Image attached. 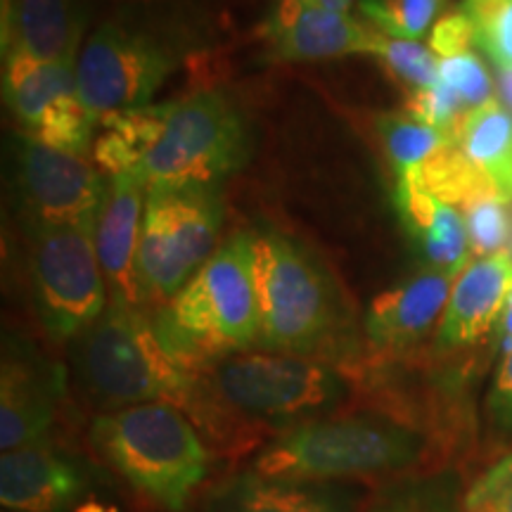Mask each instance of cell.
Returning <instances> with one entry per match:
<instances>
[{
	"label": "cell",
	"mask_w": 512,
	"mask_h": 512,
	"mask_svg": "<svg viewBox=\"0 0 512 512\" xmlns=\"http://www.w3.org/2000/svg\"><path fill=\"white\" fill-rule=\"evenodd\" d=\"M83 27L81 0H3V55L79 60Z\"/></svg>",
	"instance_id": "21"
},
{
	"label": "cell",
	"mask_w": 512,
	"mask_h": 512,
	"mask_svg": "<svg viewBox=\"0 0 512 512\" xmlns=\"http://www.w3.org/2000/svg\"><path fill=\"white\" fill-rule=\"evenodd\" d=\"M181 46L169 34L126 17H110L83 43L76 88L95 117L150 107L176 72Z\"/></svg>",
	"instance_id": "9"
},
{
	"label": "cell",
	"mask_w": 512,
	"mask_h": 512,
	"mask_svg": "<svg viewBox=\"0 0 512 512\" xmlns=\"http://www.w3.org/2000/svg\"><path fill=\"white\" fill-rule=\"evenodd\" d=\"M3 86L12 117L29 138L81 157L93 150L100 119L79 98L76 60L5 55Z\"/></svg>",
	"instance_id": "11"
},
{
	"label": "cell",
	"mask_w": 512,
	"mask_h": 512,
	"mask_svg": "<svg viewBox=\"0 0 512 512\" xmlns=\"http://www.w3.org/2000/svg\"><path fill=\"white\" fill-rule=\"evenodd\" d=\"M430 48L437 57L456 55L463 53V50H475V27H472V22L463 15V12L444 15L430 31Z\"/></svg>",
	"instance_id": "33"
},
{
	"label": "cell",
	"mask_w": 512,
	"mask_h": 512,
	"mask_svg": "<svg viewBox=\"0 0 512 512\" xmlns=\"http://www.w3.org/2000/svg\"><path fill=\"white\" fill-rule=\"evenodd\" d=\"M74 512H119V510L114 508V505H110V503H100V501H86V503H81L79 508H76Z\"/></svg>",
	"instance_id": "37"
},
{
	"label": "cell",
	"mask_w": 512,
	"mask_h": 512,
	"mask_svg": "<svg viewBox=\"0 0 512 512\" xmlns=\"http://www.w3.org/2000/svg\"><path fill=\"white\" fill-rule=\"evenodd\" d=\"M467 240H470V254L475 259L494 256L505 247L510 238V214L508 202L498 192H486L467 202L463 209Z\"/></svg>",
	"instance_id": "29"
},
{
	"label": "cell",
	"mask_w": 512,
	"mask_h": 512,
	"mask_svg": "<svg viewBox=\"0 0 512 512\" xmlns=\"http://www.w3.org/2000/svg\"><path fill=\"white\" fill-rule=\"evenodd\" d=\"M171 351L204 373L223 356L259 347V299L252 271V240L233 235L166 306L152 309Z\"/></svg>",
	"instance_id": "4"
},
{
	"label": "cell",
	"mask_w": 512,
	"mask_h": 512,
	"mask_svg": "<svg viewBox=\"0 0 512 512\" xmlns=\"http://www.w3.org/2000/svg\"><path fill=\"white\" fill-rule=\"evenodd\" d=\"M486 420L501 439H512V347L503 349L494 382L486 394Z\"/></svg>",
	"instance_id": "32"
},
{
	"label": "cell",
	"mask_w": 512,
	"mask_h": 512,
	"mask_svg": "<svg viewBox=\"0 0 512 512\" xmlns=\"http://www.w3.org/2000/svg\"><path fill=\"white\" fill-rule=\"evenodd\" d=\"M95 453L140 496L181 512L209 475V451L181 408L138 403L114 408L91 422Z\"/></svg>",
	"instance_id": "5"
},
{
	"label": "cell",
	"mask_w": 512,
	"mask_h": 512,
	"mask_svg": "<svg viewBox=\"0 0 512 512\" xmlns=\"http://www.w3.org/2000/svg\"><path fill=\"white\" fill-rule=\"evenodd\" d=\"M17 195L29 226L95 228L107 185L98 166L24 136L15 159Z\"/></svg>",
	"instance_id": "12"
},
{
	"label": "cell",
	"mask_w": 512,
	"mask_h": 512,
	"mask_svg": "<svg viewBox=\"0 0 512 512\" xmlns=\"http://www.w3.org/2000/svg\"><path fill=\"white\" fill-rule=\"evenodd\" d=\"M264 38L275 60L311 62L344 55H375L382 34L309 0H275L264 24Z\"/></svg>",
	"instance_id": "13"
},
{
	"label": "cell",
	"mask_w": 512,
	"mask_h": 512,
	"mask_svg": "<svg viewBox=\"0 0 512 512\" xmlns=\"http://www.w3.org/2000/svg\"><path fill=\"white\" fill-rule=\"evenodd\" d=\"M347 370L313 356L240 351L209 363L192 418L209 437H235V427L280 434L337 415L354 399Z\"/></svg>",
	"instance_id": "2"
},
{
	"label": "cell",
	"mask_w": 512,
	"mask_h": 512,
	"mask_svg": "<svg viewBox=\"0 0 512 512\" xmlns=\"http://www.w3.org/2000/svg\"><path fill=\"white\" fill-rule=\"evenodd\" d=\"M463 512H512V451L472 482L463 494Z\"/></svg>",
	"instance_id": "31"
},
{
	"label": "cell",
	"mask_w": 512,
	"mask_h": 512,
	"mask_svg": "<svg viewBox=\"0 0 512 512\" xmlns=\"http://www.w3.org/2000/svg\"><path fill=\"white\" fill-rule=\"evenodd\" d=\"M169 105H150L140 110L105 114L98 121V136L93 143V159L102 174L110 178L136 174L147 152L157 143Z\"/></svg>",
	"instance_id": "23"
},
{
	"label": "cell",
	"mask_w": 512,
	"mask_h": 512,
	"mask_svg": "<svg viewBox=\"0 0 512 512\" xmlns=\"http://www.w3.org/2000/svg\"><path fill=\"white\" fill-rule=\"evenodd\" d=\"M444 0H358V12L384 36L420 41L439 22Z\"/></svg>",
	"instance_id": "26"
},
{
	"label": "cell",
	"mask_w": 512,
	"mask_h": 512,
	"mask_svg": "<svg viewBox=\"0 0 512 512\" xmlns=\"http://www.w3.org/2000/svg\"><path fill=\"white\" fill-rule=\"evenodd\" d=\"M460 12L475 27L477 50L491 64L512 67V0H465Z\"/></svg>",
	"instance_id": "30"
},
{
	"label": "cell",
	"mask_w": 512,
	"mask_h": 512,
	"mask_svg": "<svg viewBox=\"0 0 512 512\" xmlns=\"http://www.w3.org/2000/svg\"><path fill=\"white\" fill-rule=\"evenodd\" d=\"M76 375L93 401L105 408L169 403L192 413L202 373L171 351L152 309L112 304L74 347Z\"/></svg>",
	"instance_id": "3"
},
{
	"label": "cell",
	"mask_w": 512,
	"mask_h": 512,
	"mask_svg": "<svg viewBox=\"0 0 512 512\" xmlns=\"http://www.w3.org/2000/svg\"><path fill=\"white\" fill-rule=\"evenodd\" d=\"M309 3L323 5V8H330V10H337V12H347L351 5L358 3V0H309Z\"/></svg>",
	"instance_id": "36"
},
{
	"label": "cell",
	"mask_w": 512,
	"mask_h": 512,
	"mask_svg": "<svg viewBox=\"0 0 512 512\" xmlns=\"http://www.w3.org/2000/svg\"><path fill=\"white\" fill-rule=\"evenodd\" d=\"M249 240L259 299V347L299 356L339 351L344 311L325 268L278 230L249 233Z\"/></svg>",
	"instance_id": "6"
},
{
	"label": "cell",
	"mask_w": 512,
	"mask_h": 512,
	"mask_svg": "<svg viewBox=\"0 0 512 512\" xmlns=\"http://www.w3.org/2000/svg\"><path fill=\"white\" fill-rule=\"evenodd\" d=\"M439 83L456 98L465 114L479 110L496 98L494 72L486 67L477 48L439 57Z\"/></svg>",
	"instance_id": "27"
},
{
	"label": "cell",
	"mask_w": 512,
	"mask_h": 512,
	"mask_svg": "<svg viewBox=\"0 0 512 512\" xmlns=\"http://www.w3.org/2000/svg\"><path fill=\"white\" fill-rule=\"evenodd\" d=\"M366 512H463V496L458 479L444 470L384 484Z\"/></svg>",
	"instance_id": "24"
},
{
	"label": "cell",
	"mask_w": 512,
	"mask_h": 512,
	"mask_svg": "<svg viewBox=\"0 0 512 512\" xmlns=\"http://www.w3.org/2000/svg\"><path fill=\"white\" fill-rule=\"evenodd\" d=\"M81 465L48 437L0 458V503L10 512H62L83 494Z\"/></svg>",
	"instance_id": "19"
},
{
	"label": "cell",
	"mask_w": 512,
	"mask_h": 512,
	"mask_svg": "<svg viewBox=\"0 0 512 512\" xmlns=\"http://www.w3.org/2000/svg\"><path fill=\"white\" fill-rule=\"evenodd\" d=\"M512 294V254L472 259L453 280L451 297L437 328L441 351L470 349L498 328Z\"/></svg>",
	"instance_id": "18"
},
{
	"label": "cell",
	"mask_w": 512,
	"mask_h": 512,
	"mask_svg": "<svg viewBox=\"0 0 512 512\" xmlns=\"http://www.w3.org/2000/svg\"><path fill=\"white\" fill-rule=\"evenodd\" d=\"M377 131H380L384 152H387L389 164L396 171V178L420 174L441 147L453 140L448 133L422 124L406 112L384 114L377 121Z\"/></svg>",
	"instance_id": "25"
},
{
	"label": "cell",
	"mask_w": 512,
	"mask_h": 512,
	"mask_svg": "<svg viewBox=\"0 0 512 512\" xmlns=\"http://www.w3.org/2000/svg\"><path fill=\"white\" fill-rule=\"evenodd\" d=\"M375 57H380L387 72L401 83L408 95L430 91L439 83V57L420 41H403L382 34Z\"/></svg>",
	"instance_id": "28"
},
{
	"label": "cell",
	"mask_w": 512,
	"mask_h": 512,
	"mask_svg": "<svg viewBox=\"0 0 512 512\" xmlns=\"http://www.w3.org/2000/svg\"><path fill=\"white\" fill-rule=\"evenodd\" d=\"M456 278L458 275L425 268L392 290L377 294L366 313L370 347L380 354H403L418 347L439 328Z\"/></svg>",
	"instance_id": "17"
},
{
	"label": "cell",
	"mask_w": 512,
	"mask_h": 512,
	"mask_svg": "<svg viewBox=\"0 0 512 512\" xmlns=\"http://www.w3.org/2000/svg\"><path fill=\"white\" fill-rule=\"evenodd\" d=\"M456 145L475 164L505 202H512V114L498 98L460 121Z\"/></svg>",
	"instance_id": "22"
},
{
	"label": "cell",
	"mask_w": 512,
	"mask_h": 512,
	"mask_svg": "<svg viewBox=\"0 0 512 512\" xmlns=\"http://www.w3.org/2000/svg\"><path fill=\"white\" fill-rule=\"evenodd\" d=\"M441 439L411 415L337 413L278 434L254 460L264 477L309 482L406 479L444 472Z\"/></svg>",
	"instance_id": "1"
},
{
	"label": "cell",
	"mask_w": 512,
	"mask_h": 512,
	"mask_svg": "<svg viewBox=\"0 0 512 512\" xmlns=\"http://www.w3.org/2000/svg\"><path fill=\"white\" fill-rule=\"evenodd\" d=\"M223 219L219 188L147 190L138 249L145 309L166 306L216 252Z\"/></svg>",
	"instance_id": "8"
},
{
	"label": "cell",
	"mask_w": 512,
	"mask_h": 512,
	"mask_svg": "<svg viewBox=\"0 0 512 512\" xmlns=\"http://www.w3.org/2000/svg\"><path fill=\"white\" fill-rule=\"evenodd\" d=\"M498 335H501L503 349L512 347V294H510L508 304H505V311H503V316H501V323H498Z\"/></svg>",
	"instance_id": "35"
},
{
	"label": "cell",
	"mask_w": 512,
	"mask_h": 512,
	"mask_svg": "<svg viewBox=\"0 0 512 512\" xmlns=\"http://www.w3.org/2000/svg\"><path fill=\"white\" fill-rule=\"evenodd\" d=\"M496 81V98L503 102L505 110L512 114V67L508 64H491Z\"/></svg>",
	"instance_id": "34"
},
{
	"label": "cell",
	"mask_w": 512,
	"mask_h": 512,
	"mask_svg": "<svg viewBox=\"0 0 512 512\" xmlns=\"http://www.w3.org/2000/svg\"><path fill=\"white\" fill-rule=\"evenodd\" d=\"M64 392L60 366L31 349H12L3 356L0 375V448L3 453L46 439Z\"/></svg>",
	"instance_id": "15"
},
{
	"label": "cell",
	"mask_w": 512,
	"mask_h": 512,
	"mask_svg": "<svg viewBox=\"0 0 512 512\" xmlns=\"http://www.w3.org/2000/svg\"><path fill=\"white\" fill-rule=\"evenodd\" d=\"M147 188L136 174L110 178L93 228L95 254L112 304L145 309L138 283V249L143 235Z\"/></svg>",
	"instance_id": "14"
},
{
	"label": "cell",
	"mask_w": 512,
	"mask_h": 512,
	"mask_svg": "<svg viewBox=\"0 0 512 512\" xmlns=\"http://www.w3.org/2000/svg\"><path fill=\"white\" fill-rule=\"evenodd\" d=\"M29 283L43 332L55 342L79 339L110 306L93 228L29 226Z\"/></svg>",
	"instance_id": "10"
},
{
	"label": "cell",
	"mask_w": 512,
	"mask_h": 512,
	"mask_svg": "<svg viewBox=\"0 0 512 512\" xmlns=\"http://www.w3.org/2000/svg\"><path fill=\"white\" fill-rule=\"evenodd\" d=\"M249 157V128L223 91H197L171 102L157 143L138 178L147 190L219 188Z\"/></svg>",
	"instance_id": "7"
},
{
	"label": "cell",
	"mask_w": 512,
	"mask_h": 512,
	"mask_svg": "<svg viewBox=\"0 0 512 512\" xmlns=\"http://www.w3.org/2000/svg\"><path fill=\"white\" fill-rule=\"evenodd\" d=\"M363 486L238 472L211 489L204 512H366Z\"/></svg>",
	"instance_id": "16"
},
{
	"label": "cell",
	"mask_w": 512,
	"mask_h": 512,
	"mask_svg": "<svg viewBox=\"0 0 512 512\" xmlns=\"http://www.w3.org/2000/svg\"><path fill=\"white\" fill-rule=\"evenodd\" d=\"M420 174L396 178V214L425 268L458 275L472 256L465 219L456 207L434 197Z\"/></svg>",
	"instance_id": "20"
}]
</instances>
